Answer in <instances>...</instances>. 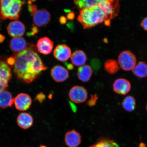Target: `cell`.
Here are the masks:
<instances>
[{
	"mask_svg": "<svg viewBox=\"0 0 147 147\" xmlns=\"http://www.w3.org/2000/svg\"><path fill=\"white\" fill-rule=\"evenodd\" d=\"M40 147H47V146H44V145H41Z\"/></svg>",
	"mask_w": 147,
	"mask_h": 147,
	"instance_id": "33",
	"label": "cell"
},
{
	"mask_svg": "<svg viewBox=\"0 0 147 147\" xmlns=\"http://www.w3.org/2000/svg\"><path fill=\"white\" fill-rule=\"evenodd\" d=\"M67 18L69 20H73L75 18V14L74 12H71L67 14Z\"/></svg>",
	"mask_w": 147,
	"mask_h": 147,
	"instance_id": "29",
	"label": "cell"
},
{
	"mask_svg": "<svg viewBox=\"0 0 147 147\" xmlns=\"http://www.w3.org/2000/svg\"><path fill=\"white\" fill-rule=\"evenodd\" d=\"M59 21L61 24L64 25L67 22V19L65 16H62L60 18Z\"/></svg>",
	"mask_w": 147,
	"mask_h": 147,
	"instance_id": "28",
	"label": "cell"
},
{
	"mask_svg": "<svg viewBox=\"0 0 147 147\" xmlns=\"http://www.w3.org/2000/svg\"><path fill=\"white\" fill-rule=\"evenodd\" d=\"M24 1L18 0L0 1V16L4 19H18L22 6Z\"/></svg>",
	"mask_w": 147,
	"mask_h": 147,
	"instance_id": "3",
	"label": "cell"
},
{
	"mask_svg": "<svg viewBox=\"0 0 147 147\" xmlns=\"http://www.w3.org/2000/svg\"><path fill=\"white\" fill-rule=\"evenodd\" d=\"M5 37L4 36L0 34V43H2L5 39Z\"/></svg>",
	"mask_w": 147,
	"mask_h": 147,
	"instance_id": "31",
	"label": "cell"
},
{
	"mask_svg": "<svg viewBox=\"0 0 147 147\" xmlns=\"http://www.w3.org/2000/svg\"><path fill=\"white\" fill-rule=\"evenodd\" d=\"M38 51L42 54L48 55L51 52L54 47V42L48 38L45 37L38 40L37 43Z\"/></svg>",
	"mask_w": 147,
	"mask_h": 147,
	"instance_id": "13",
	"label": "cell"
},
{
	"mask_svg": "<svg viewBox=\"0 0 147 147\" xmlns=\"http://www.w3.org/2000/svg\"><path fill=\"white\" fill-rule=\"evenodd\" d=\"M51 74L53 80L57 82L65 81L69 77V73L67 70L59 65L53 67L51 69Z\"/></svg>",
	"mask_w": 147,
	"mask_h": 147,
	"instance_id": "11",
	"label": "cell"
},
{
	"mask_svg": "<svg viewBox=\"0 0 147 147\" xmlns=\"http://www.w3.org/2000/svg\"><path fill=\"white\" fill-rule=\"evenodd\" d=\"M64 141L69 147H78L82 142V136L76 130L73 129L66 133Z\"/></svg>",
	"mask_w": 147,
	"mask_h": 147,
	"instance_id": "7",
	"label": "cell"
},
{
	"mask_svg": "<svg viewBox=\"0 0 147 147\" xmlns=\"http://www.w3.org/2000/svg\"><path fill=\"white\" fill-rule=\"evenodd\" d=\"M67 68L69 70L72 69L74 67L73 65L71 64H68L67 66Z\"/></svg>",
	"mask_w": 147,
	"mask_h": 147,
	"instance_id": "32",
	"label": "cell"
},
{
	"mask_svg": "<svg viewBox=\"0 0 147 147\" xmlns=\"http://www.w3.org/2000/svg\"><path fill=\"white\" fill-rule=\"evenodd\" d=\"M26 41L22 37L13 38L11 40L10 48L13 52L20 53L26 49Z\"/></svg>",
	"mask_w": 147,
	"mask_h": 147,
	"instance_id": "14",
	"label": "cell"
},
{
	"mask_svg": "<svg viewBox=\"0 0 147 147\" xmlns=\"http://www.w3.org/2000/svg\"><path fill=\"white\" fill-rule=\"evenodd\" d=\"M71 59L73 65L81 67L85 64L87 60V56L84 51L78 50L74 51L71 55Z\"/></svg>",
	"mask_w": 147,
	"mask_h": 147,
	"instance_id": "16",
	"label": "cell"
},
{
	"mask_svg": "<svg viewBox=\"0 0 147 147\" xmlns=\"http://www.w3.org/2000/svg\"><path fill=\"white\" fill-rule=\"evenodd\" d=\"M92 73V70L89 65H84L79 68L77 76L82 82H87L90 79Z\"/></svg>",
	"mask_w": 147,
	"mask_h": 147,
	"instance_id": "17",
	"label": "cell"
},
{
	"mask_svg": "<svg viewBox=\"0 0 147 147\" xmlns=\"http://www.w3.org/2000/svg\"><path fill=\"white\" fill-rule=\"evenodd\" d=\"M135 55L129 51H123L119 55L118 63L121 68L125 71L132 70L136 64Z\"/></svg>",
	"mask_w": 147,
	"mask_h": 147,
	"instance_id": "4",
	"label": "cell"
},
{
	"mask_svg": "<svg viewBox=\"0 0 147 147\" xmlns=\"http://www.w3.org/2000/svg\"><path fill=\"white\" fill-rule=\"evenodd\" d=\"M14 99L10 92L4 91L0 93V107L3 109L11 107Z\"/></svg>",
	"mask_w": 147,
	"mask_h": 147,
	"instance_id": "18",
	"label": "cell"
},
{
	"mask_svg": "<svg viewBox=\"0 0 147 147\" xmlns=\"http://www.w3.org/2000/svg\"><path fill=\"white\" fill-rule=\"evenodd\" d=\"M69 95V99L72 102L78 104L85 102L88 96L87 90L82 86H78L71 88Z\"/></svg>",
	"mask_w": 147,
	"mask_h": 147,
	"instance_id": "5",
	"label": "cell"
},
{
	"mask_svg": "<svg viewBox=\"0 0 147 147\" xmlns=\"http://www.w3.org/2000/svg\"><path fill=\"white\" fill-rule=\"evenodd\" d=\"M7 30L9 35L13 38L22 37L24 34L25 27L21 22L14 21L9 23Z\"/></svg>",
	"mask_w": 147,
	"mask_h": 147,
	"instance_id": "8",
	"label": "cell"
},
{
	"mask_svg": "<svg viewBox=\"0 0 147 147\" xmlns=\"http://www.w3.org/2000/svg\"><path fill=\"white\" fill-rule=\"evenodd\" d=\"M45 95L42 93H40L37 95L36 97V100H38V102H43L45 98Z\"/></svg>",
	"mask_w": 147,
	"mask_h": 147,
	"instance_id": "26",
	"label": "cell"
},
{
	"mask_svg": "<svg viewBox=\"0 0 147 147\" xmlns=\"http://www.w3.org/2000/svg\"><path fill=\"white\" fill-rule=\"evenodd\" d=\"M100 1V0H82L75 1L74 2L78 8L82 10L98 5Z\"/></svg>",
	"mask_w": 147,
	"mask_h": 147,
	"instance_id": "24",
	"label": "cell"
},
{
	"mask_svg": "<svg viewBox=\"0 0 147 147\" xmlns=\"http://www.w3.org/2000/svg\"><path fill=\"white\" fill-rule=\"evenodd\" d=\"M14 64L16 76L27 83L32 82L47 69L37 53L31 49L18 53L14 59Z\"/></svg>",
	"mask_w": 147,
	"mask_h": 147,
	"instance_id": "2",
	"label": "cell"
},
{
	"mask_svg": "<svg viewBox=\"0 0 147 147\" xmlns=\"http://www.w3.org/2000/svg\"><path fill=\"white\" fill-rule=\"evenodd\" d=\"M12 76L10 68L5 62L0 61V81L8 83Z\"/></svg>",
	"mask_w": 147,
	"mask_h": 147,
	"instance_id": "19",
	"label": "cell"
},
{
	"mask_svg": "<svg viewBox=\"0 0 147 147\" xmlns=\"http://www.w3.org/2000/svg\"><path fill=\"white\" fill-rule=\"evenodd\" d=\"M98 98V97L96 94L91 95V98L87 102V105L89 107L94 106L96 105Z\"/></svg>",
	"mask_w": 147,
	"mask_h": 147,
	"instance_id": "25",
	"label": "cell"
},
{
	"mask_svg": "<svg viewBox=\"0 0 147 147\" xmlns=\"http://www.w3.org/2000/svg\"><path fill=\"white\" fill-rule=\"evenodd\" d=\"M105 69L106 71L111 74H115L119 69L118 62L113 59H109L106 61L104 64Z\"/></svg>",
	"mask_w": 147,
	"mask_h": 147,
	"instance_id": "22",
	"label": "cell"
},
{
	"mask_svg": "<svg viewBox=\"0 0 147 147\" xmlns=\"http://www.w3.org/2000/svg\"><path fill=\"white\" fill-rule=\"evenodd\" d=\"M33 15L34 25L38 27L47 25L51 20V15L45 9L37 10Z\"/></svg>",
	"mask_w": 147,
	"mask_h": 147,
	"instance_id": "6",
	"label": "cell"
},
{
	"mask_svg": "<svg viewBox=\"0 0 147 147\" xmlns=\"http://www.w3.org/2000/svg\"><path fill=\"white\" fill-rule=\"evenodd\" d=\"M14 102L16 109L20 111H24L30 107L32 100L28 95L22 93L16 97L14 99Z\"/></svg>",
	"mask_w": 147,
	"mask_h": 147,
	"instance_id": "9",
	"label": "cell"
},
{
	"mask_svg": "<svg viewBox=\"0 0 147 147\" xmlns=\"http://www.w3.org/2000/svg\"><path fill=\"white\" fill-rule=\"evenodd\" d=\"M123 107L126 111L131 112L135 109L136 100L133 96H128L124 99L122 103Z\"/></svg>",
	"mask_w": 147,
	"mask_h": 147,
	"instance_id": "23",
	"label": "cell"
},
{
	"mask_svg": "<svg viewBox=\"0 0 147 147\" xmlns=\"http://www.w3.org/2000/svg\"><path fill=\"white\" fill-rule=\"evenodd\" d=\"M89 147H119V146L113 140L107 138H102Z\"/></svg>",
	"mask_w": 147,
	"mask_h": 147,
	"instance_id": "21",
	"label": "cell"
},
{
	"mask_svg": "<svg viewBox=\"0 0 147 147\" xmlns=\"http://www.w3.org/2000/svg\"><path fill=\"white\" fill-rule=\"evenodd\" d=\"M132 71L134 74L138 78H146L147 77V64L144 62H139Z\"/></svg>",
	"mask_w": 147,
	"mask_h": 147,
	"instance_id": "20",
	"label": "cell"
},
{
	"mask_svg": "<svg viewBox=\"0 0 147 147\" xmlns=\"http://www.w3.org/2000/svg\"><path fill=\"white\" fill-rule=\"evenodd\" d=\"M17 121L20 127L27 129L32 126L34 120L32 115L28 113H22L18 116Z\"/></svg>",
	"mask_w": 147,
	"mask_h": 147,
	"instance_id": "15",
	"label": "cell"
},
{
	"mask_svg": "<svg viewBox=\"0 0 147 147\" xmlns=\"http://www.w3.org/2000/svg\"><path fill=\"white\" fill-rule=\"evenodd\" d=\"M7 88V87H5V86L0 84V93L5 91V89H6Z\"/></svg>",
	"mask_w": 147,
	"mask_h": 147,
	"instance_id": "30",
	"label": "cell"
},
{
	"mask_svg": "<svg viewBox=\"0 0 147 147\" xmlns=\"http://www.w3.org/2000/svg\"><path fill=\"white\" fill-rule=\"evenodd\" d=\"M119 1L100 0L98 5L82 9L78 20L84 29H88L104 22L109 26L111 20L118 14Z\"/></svg>",
	"mask_w": 147,
	"mask_h": 147,
	"instance_id": "1",
	"label": "cell"
},
{
	"mask_svg": "<svg viewBox=\"0 0 147 147\" xmlns=\"http://www.w3.org/2000/svg\"><path fill=\"white\" fill-rule=\"evenodd\" d=\"M54 55L57 59L60 61H65L71 57V49L66 45H59L55 49Z\"/></svg>",
	"mask_w": 147,
	"mask_h": 147,
	"instance_id": "12",
	"label": "cell"
},
{
	"mask_svg": "<svg viewBox=\"0 0 147 147\" xmlns=\"http://www.w3.org/2000/svg\"><path fill=\"white\" fill-rule=\"evenodd\" d=\"M141 26L145 30L147 31V17L143 20L141 23Z\"/></svg>",
	"mask_w": 147,
	"mask_h": 147,
	"instance_id": "27",
	"label": "cell"
},
{
	"mask_svg": "<svg viewBox=\"0 0 147 147\" xmlns=\"http://www.w3.org/2000/svg\"><path fill=\"white\" fill-rule=\"evenodd\" d=\"M113 91L116 93L121 95H125L130 91L131 84L127 80L124 78H119L115 80L113 84Z\"/></svg>",
	"mask_w": 147,
	"mask_h": 147,
	"instance_id": "10",
	"label": "cell"
},
{
	"mask_svg": "<svg viewBox=\"0 0 147 147\" xmlns=\"http://www.w3.org/2000/svg\"><path fill=\"white\" fill-rule=\"evenodd\" d=\"M146 110H147V105L146 106Z\"/></svg>",
	"mask_w": 147,
	"mask_h": 147,
	"instance_id": "34",
	"label": "cell"
}]
</instances>
